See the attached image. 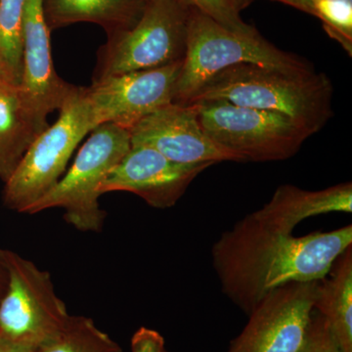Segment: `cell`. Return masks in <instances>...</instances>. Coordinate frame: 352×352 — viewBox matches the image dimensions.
<instances>
[{
    "label": "cell",
    "mask_w": 352,
    "mask_h": 352,
    "mask_svg": "<svg viewBox=\"0 0 352 352\" xmlns=\"http://www.w3.org/2000/svg\"><path fill=\"white\" fill-rule=\"evenodd\" d=\"M351 245V224L296 237L267 228L249 214L214 243L212 266L222 293L249 316L278 287L320 281Z\"/></svg>",
    "instance_id": "obj_1"
},
{
    "label": "cell",
    "mask_w": 352,
    "mask_h": 352,
    "mask_svg": "<svg viewBox=\"0 0 352 352\" xmlns=\"http://www.w3.org/2000/svg\"><path fill=\"white\" fill-rule=\"evenodd\" d=\"M34 352H122V349L91 318L71 315L63 328Z\"/></svg>",
    "instance_id": "obj_18"
},
{
    "label": "cell",
    "mask_w": 352,
    "mask_h": 352,
    "mask_svg": "<svg viewBox=\"0 0 352 352\" xmlns=\"http://www.w3.org/2000/svg\"><path fill=\"white\" fill-rule=\"evenodd\" d=\"M186 8L196 9L199 12L208 16L210 19L223 25L230 31L237 34H258L256 28L247 24L241 18L243 10L238 0H177Z\"/></svg>",
    "instance_id": "obj_21"
},
{
    "label": "cell",
    "mask_w": 352,
    "mask_h": 352,
    "mask_svg": "<svg viewBox=\"0 0 352 352\" xmlns=\"http://www.w3.org/2000/svg\"><path fill=\"white\" fill-rule=\"evenodd\" d=\"M163 336L153 329L141 327L131 338V352H166Z\"/></svg>",
    "instance_id": "obj_23"
},
{
    "label": "cell",
    "mask_w": 352,
    "mask_h": 352,
    "mask_svg": "<svg viewBox=\"0 0 352 352\" xmlns=\"http://www.w3.org/2000/svg\"><path fill=\"white\" fill-rule=\"evenodd\" d=\"M17 85L0 87V180L6 182L34 141L47 127Z\"/></svg>",
    "instance_id": "obj_15"
},
{
    "label": "cell",
    "mask_w": 352,
    "mask_h": 352,
    "mask_svg": "<svg viewBox=\"0 0 352 352\" xmlns=\"http://www.w3.org/2000/svg\"><path fill=\"white\" fill-rule=\"evenodd\" d=\"M310 1H311V0H285V4L295 7V8L303 11V12L307 13Z\"/></svg>",
    "instance_id": "obj_25"
},
{
    "label": "cell",
    "mask_w": 352,
    "mask_h": 352,
    "mask_svg": "<svg viewBox=\"0 0 352 352\" xmlns=\"http://www.w3.org/2000/svg\"><path fill=\"white\" fill-rule=\"evenodd\" d=\"M131 147L129 129L111 122L95 127L69 170L25 214L59 208L65 210V221L76 230L100 232L106 219L99 205L101 184Z\"/></svg>",
    "instance_id": "obj_4"
},
{
    "label": "cell",
    "mask_w": 352,
    "mask_h": 352,
    "mask_svg": "<svg viewBox=\"0 0 352 352\" xmlns=\"http://www.w3.org/2000/svg\"><path fill=\"white\" fill-rule=\"evenodd\" d=\"M182 63L180 60L157 68L108 76L85 87L95 126L111 122L131 129L146 116L173 103Z\"/></svg>",
    "instance_id": "obj_9"
},
{
    "label": "cell",
    "mask_w": 352,
    "mask_h": 352,
    "mask_svg": "<svg viewBox=\"0 0 352 352\" xmlns=\"http://www.w3.org/2000/svg\"><path fill=\"white\" fill-rule=\"evenodd\" d=\"M0 352H34V349L0 335Z\"/></svg>",
    "instance_id": "obj_24"
},
{
    "label": "cell",
    "mask_w": 352,
    "mask_h": 352,
    "mask_svg": "<svg viewBox=\"0 0 352 352\" xmlns=\"http://www.w3.org/2000/svg\"><path fill=\"white\" fill-rule=\"evenodd\" d=\"M188 16L189 9L177 0H145L135 24L108 34L98 51L94 82L183 60Z\"/></svg>",
    "instance_id": "obj_7"
},
{
    "label": "cell",
    "mask_w": 352,
    "mask_h": 352,
    "mask_svg": "<svg viewBox=\"0 0 352 352\" xmlns=\"http://www.w3.org/2000/svg\"><path fill=\"white\" fill-rule=\"evenodd\" d=\"M131 146H147L182 164L239 162L233 153L215 144L199 122L193 105L170 103L146 116L131 129Z\"/></svg>",
    "instance_id": "obj_11"
},
{
    "label": "cell",
    "mask_w": 352,
    "mask_h": 352,
    "mask_svg": "<svg viewBox=\"0 0 352 352\" xmlns=\"http://www.w3.org/2000/svg\"><path fill=\"white\" fill-rule=\"evenodd\" d=\"M252 0H238V2H239V4L241 7H242V9L245 8V7L249 6L250 3ZM273 1H279L282 2V3H285V0H273Z\"/></svg>",
    "instance_id": "obj_28"
},
{
    "label": "cell",
    "mask_w": 352,
    "mask_h": 352,
    "mask_svg": "<svg viewBox=\"0 0 352 352\" xmlns=\"http://www.w3.org/2000/svg\"><path fill=\"white\" fill-rule=\"evenodd\" d=\"M166 352H168V351H166Z\"/></svg>",
    "instance_id": "obj_29"
},
{
    "label": "cell",
    "mask_w": 352,
    "mask_h": 352,
    "mask_svg": "<svg viewBox=\"0 0 352 352\" xmlns=\"http://www.w3.org/2000/svg\"><path fill=\"white\" fill-rule=\"evenodd\" d=\"M193 105L199 122L215 144L242 162L284 161L295 156L311 134L284 113L226 101Z\"/></svg>",
    "instance_id": "obj_6"
},
{
    "label": "cell",
    "mask_w": 352,
    "mask_h": 352,
    "mask_svg": "<svg viewBox=\"0 0 352 352\" xmlns=\"http://www.w3.org/2000/svg\"><path fill=\"white\" fill-rule=\"evenodd\" d=\"M6 83H9V82L7 80L6 74H4L3 68H2L1 63H0V87L6 85Z\"/></svg>",
    "instance_id": "obj_27"
},
{
    "label": "cell",
    "mask_w": 352,
    "mask_h": 352,
    "mask_svg": "<svg viewBox=\"0 0 352 352\" xmlns=\"http://www.w3.org/2000/svg\"><path fill=\"white\" fill-rule=\"evenodd\" d=\"M214 164H182L147 146H131L101 184V195L131 192L153 208L173 207L197 176Z\"/></svg>",
    "instance_id": "obj_12"
},
{
    "label": "cell",
    "mask_w": 352,
    "mask_h": 352,
    "mask_svg": "<svg viewBox=\"0 0 352 352\" xmlns=\"http://www.w3.org/2000/svg\"><path fill=\"white\" fill-rule=\"evenodd\" d=\"M352 212L351 182L342 183L319 191L294 186L278 187L272 198L261 210L250 214L272 230L293 233L298 223L309 217L331 212Z\"/></svg>",
    "instance_id": "obj_14"
},
{
    "label": "cell",
    "mask_w": 352,
    "mask_h": 352,
    "mask_svg": "<svg viewBox=\"0 0 352 352\" xmlns=\"http://www.w3.org/2000/svg\"><path fill=\"white\" fill-rule=\"evenodd\" d=\"M308 14L323 23L324 30L352 54V0H311Z\"/></svg>",
    "instance_id": "obj_20"
},
{
    "label": "cell",
    "mask_w": 352,
    "mask_h": 352,
    "mask_svg": "<svg viewBox=\"0 0 352 352\" xmlns=\"http://www.w3.org/2000/svg\"><path fill=\"white\" fill-rule=\"evenodd\" d=\"M27 0H0V63L7 80L21 87L23 19Z\"/></svg>",
    "instance_id": "obj_19"
},
{
    "label": "cell",
    "mask_w": 352,
    "mask_h": 352,
    "mask_svg": "<svg viewBox=\"0 0 352 352\" xmlns=\"http://www.w3.org/2000/svg\"><path fill=\"white\" fill-rule=\"evenodd\" d=\"M318 281L295 282L264 296L227 352H296L314 309Z\"/></svg>",
    "instance_id": "obj_10"
},
{
    "label": "cell",
    "mask_w": 352,
    "mask_h": 352,
    "mask_svg": "<svg viewBox=\"0 0 352 352\" xmlns=\"http://www.w3.org/2000/svg\"><path fill=\"white\" fill-rule=\"evenodd\" d=\"M254 64L285 72L314 69L311 65L285 52L261 34H237L189 9L186 50L176 82L173 103L187 105L204 83L229 67Z\"/></svg>",
    "instance_id": "obj_3"
},
{
    "label": "cell",
    "mask_w": 352,
    "mask_h": 352,
    "mask_svg": "<svg viewBox=\"0 0 352 352\" xmlns=\"http://www.w3.org/2000/svg\"><path fill=\"white\" fill-rule=\"evenodd\" d=\"M95 127L85 87H78L60 109L59 119L34 141L4 182L3 205L25 214L61 179L78 144Z\"/></svg>",
    "instance_id": "obj_5"
},
{
    "label": "cell",
    "mask_w": 352,
    "mask_h": 352,
    "mask_svg": "<svg viewBox=\"0 0 352 352\" xmlns=\"http://www.w3.org/2000/svg\"><path fill=\"white\" fill-rule=\"evenodd\" d=\"M21 89L43 119L59 110L78 87L57 75L51 55L50 30L43 0H27L23 19V76Z\"/></svg>",
    "instance_id": "obj_13"
},
{
    "label": "cell",
    "mask_w": 352,
    "mask_h": 352,
    "mask_svg": "<svg viewBox=\"0 0 352 352\" xmlns=\"http://www.w3.org/2000/svg\"><path fill=\"white\" fill-rule=\"evenodd\" d=\"M145 0H43L50 32L76 24L94 23L107 34L129 29L138 22Z\"/></svg>",
    "instance_id": "obj_16"
},
{
    "label": "cell",
    "mask_w": 352,
    "mask_h": 352,
    "mask_svg": "<svg viewBox=\"0 0 352 352\" xmlns=\"http://www.w3.org/2000/svg\"><path fill=\"white\" fill-rule=\"evenodd\" d=\"M201 101H226L284 113L314 135L333 117V85L325 74L314 69L285 72L238 64L204 83L187 105Z\"/></svg>",
    "instance_id": "obj_2"
},
{
    "label": "cell",
    "mask_w": 352,
    "mask_h": 352,
    "mask_svg": "<svg viewBox=\"0 0 352 352\" xmlns=\"http://www.w3.org/2000/svg\"><path fill=\"white\" fill-rule=\"evenodd\" d=\"M7 286V274L4 268L2 267L0 264V300H1L2 296L4 295Z\"/></svg>",
    "instance_id": "obj_26"
},
{
    "label": "cell",
    "mask_w": 352,
    "mask_h": 352,
    "mask_svg": "<svg viewBox=\"0 0 352 352\" xmlns=\"http://www.w3.org/2000/svg\"><path fill=\"white\" fill-rule=\"evenodd\" d=\"M296 352H342L328 321L314 309L302 346Z\"/></svg>",
    "instance_id": "obj_22"
},
{
    "label": "cell",
    "mask_w": 352,
    "mask_h": 352,
    "mask_svg": "<svg viewBox=\"0 0 352 352\" xmlns=\"http://www.w3.org/2000/svg\"><path fill=\"white\" fill-rule=\"evenodd\" d=\"M7 286L0 300V335L36 349L68 321L66 305L55 293L51 275L10 250L0 249Z\"/></svg>",
    "instance_id": "obj_8"
},
{
    "label": "cell",
    "mask_w": 352,
    "mask_h": 352,
    "mask_svg": "<svg viewBox=\"0 0 352 352\" xmlns=\"http://www.w3.org/2000/svg\"><path fill=\"white\" fill-rule=\"evenodd\" d=\"M314 310L328 321L340 351L352 352V245L318 281Z\"/></svg>",
    "instance_id": "obj_17"
}]
</instances>
